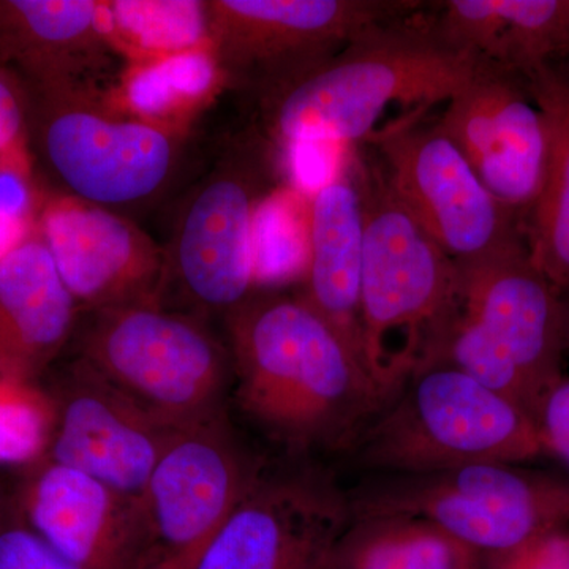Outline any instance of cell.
I'll return each instance as SVG.
<instances>
[{
	"label": "cell",
	"mask_w": 569,
	"mask_h": 569,
	"mask_svg": "<svg viewBox=\"0 0 569 569\" xmlns=\"http://www.w3.org/2000/svg\"><path fill=\"white\" fill-rule=\"evenodd\" d=\"M231 399L291 458L348 451L385 400L305 296L253 293L224 318Z\"/></svg>",
	"instance_id": "6da1fadb"
},
{
	"label": "cell",
	"mask_w": 569,
	"mask_h": 569,
	"mask_svg": "<svg viewBox=\"0 0 569 569\" xmlns=\"http://www.w3.org/2000/svg\"><path fill=\"white\" fill-rule=\"evenodd\" d=\"M486 58L458 47L436 17L383 22L301 80L257 102L260 126L277 148L367 140L389 104L449 102Z\"/></svg>",
	"instance_id": "7a4b0ae2"
},
{
	"label": "cell",
	"mask_w": 569,
	"mask_h": 569,
	"mask_svg": "<svg viewBox=\"0 0 569 569\" xmlns=\"http://www.w3.org/2000/svg\"><path fill=\"white\" fill-rule=\"evenodd\" d=\"M365 206L361 340L385 406L422 370L459 309L458 263L392 192L383 168L359 159Z\"/></svg>",
	"instance_id": "3957f363"
},
{
	"label": "cell",
	"mask_w": 569,
	"mask_h": 569,
	"mask_svg": "<svg viewBox=\"0 0 569 569\" xmlns=\"http://www.w3.org/2000/svg\"><path fill=\"white\" fill-rule=\"evenodd\" d=\"M28 137L62 197L130 217L159 203L189 164L176 123L110 102L82 84H24Z\"/></svg>",
	"instance_id": "277c9868"
},
{
	"label": "cell",
	"mask_w": 569,
	"mask_h": 569,
	"mask_svg": "<svg viewBox=\"0 0 569 569\" xmlns=\"http://www.w3.org/2000/svg\"><path fill=\"white\" fill-rule=\"evenodd\" d=\"M458 268L459 309L432 367H458L535 421L539 403L563 378V295L533 263L526 239Z\"/></svg>",
	"instance_id": "5b68a950"
},
{
	"label": "cell",
	"mask_w": 569,
	"mask_h": 569,
	"mask_svg": "<svg viewBox=\"0 0 569 569\" xmlns=\"http://www.w3.org/2000/svg\"><path fill=\"white\" fill-rule=\"evenodd\" d=\"M277 146L258 127L236 134L176 208L164 250V295L211 321L257 287V222L280 181Z\"/></svg>",
	"instance_id": "8992f818"
},
{
	"label": "cell",
	"mask_w": 569,
	"mask_h": 569,
	"mask_svg": "<svg viewBox=\"0 0 569 569\" xmlns=\"http://www.w3.org/2000/svg\"><path fill=\"white\" fill-rule=\"evenodd\" d=\"M74 358L157 421L182 429L228 413L233 359L209 320L163 302L81 313Z\"/></svg>",
	"instance_id": "52a82bcc"
},
{
	"label": "cell",
	"mask_w": 569,
	"mask_h": 569,
	"mask_svg": "<svg viewBox=\"0 0 569 569\" xmlns=\"http://www.w3.org/2000/svg\"><path fill=\"white\" fill-rule=\"evenodd\" d=\"M348 451L373 475L429 473L545 455L537 422L518 403L441 365L422 370L381 408Z\"/></svg>",
	"instance_id": "ba28073f"
},
{
	"label": "cell",
	"mask_w": 569,
	"mask_h": 569,
	"mask_svg": "<svg viewBox=\"0 0 569 569\" xmlns=\"http://www.w3.org/2000/svg\"><path fill=\"white\" fill-rule=\"evenodd\" d=\"M350 498L351 519L408 516L433 523L482 559L507 556L569 526V485L516 463L373 475Z\"/></svg>",
	"instance_id": "9c48e42d"
},
{
	"label": "cell",
	"mask_w": 569,
	"mask_h": 569,
	"mask_svg": "<svg viewBox=\"0 0 569 569\" xmlns=\"http://www.w3.org/2000/svg\"><path fill=\"white\" fill-rule=\"evenodd\" d=\"M417 0H204V41L224 84L254 102L323 66L359 33L425 9Z\"/></svg>",
	"instance_id": "30bf717a"
},
{
	"label": "cell",
	"mask_w": 569,
	"mask_h": 569,
	"mask_svg": "<svg viewBox=\"0 0 569 569\" xmlns=\"http://www.w3.org/2000/svg\"><path fill=\"white\" fill-rule=\"evenodd\" d=\"M264 466L228 413L176 429L138 501L134 569H193Z\"/></svg>",
	"instance_id": "8fae6325"
},
{
	"label": "cell",
	"mask_w": 569,
	"mask_h": 569,
	"mask_svg": "<svg viewBox=\"0 0 569 569\" xmlns=\"http://www.w3.org/2000/svg\"><path fill=\"white\" fill-rule=\"evenodd\" d=\"M426 111L413 108L366 140L380 152L381 168L400 203L458 263L526 239L522 217L482 186L437 122L422 121Z\"/></svg>",
	"instance_id": "7c38bea8"
},
{
	"label": "cell",
	"mask_w": 569,
	"mask_h": 569,
	"mask_svg": "<svg viewBox=\"0 0 569 569\" xmlns=\"http://www.w3.org/2000/svg\"><path fill=\"white\" fill-rule=\"evenodd\" d=\"M350 522V498L331 475L266 463L193 569H323Z\"/></svg>",
	"instance_id": "4fadbf2b"
},
{
	"label": "cell",
	"mask_w": 569,
	"mask_h": 569,
	"mask_svg": "<svg viewBox=\"0 0 569 569\" xmlns=\"http://www.w3.org/2000/svg\"><path fill=\"white\" fill-rule=\"evenodd\" d=\"M496 200L523 222L545 176L546 127L518 71L486 59L437 122Z\"/></svg>",
	"instance_id": "5bb4252c"
},
{
	"label": "cell",
	"mask_w": 569,
	"mask_h": 569,
	"mask_svg": "<svg viewBox=\"0 0 569 569\" xmlns=\"http://www.w3.org/2000/svg\"><path fill=\"white\" fill-rule=\"evenodd\" d=\"M54 429L47 458L138 503L173 429L73 358L52 381Z\"/></svg>",
	"instance_id": "9a60e30c"
},
{
	"label": "cell",
	"mask_w": 569,
	"mask_h": 569,
	"mask_svg": "<svg viewBox=\"0 0 569 569\" xmlns=\"http://www.w3.org/2000/svg\"><path fill=\"white\" fill-rule=\"evenodd\" d=\"M39 231L81 313L163 302V247L130 217L59 197Z\"/></svg>",
	"instance_id": "2e32d148"
},
{
	"label": "cell",
	"mask_w": 569,
	"mask_h": 569,
	"mask_svg": "<svg viewBox=\"0 0 569 569\" xmlns=\"http://www.w3.org/2000/svg\"><path fill=\"white\" fill-rule=\"evenodd\" d=\"M21 522L80 569H134L138 503L74 468L41 460L28 468Z\"/></svg>",
	"instance_id": "e0dca14e"
},
{
	"label": "cell",
	"mask_w": 569,
	"mask_h": 569,
	"mask_svg": "<svg viewBox=\"0 0 569 569\" xmlns=\"http://www.w3.org/2000/svg\"><path fill=\"white\" fill-rule=\"evenodd\" d=\"M80 318L39 230L0 252V376L41 383Z\"/></svg>",
	"instance_id": "ac0fdd59"
},
{
	"label": "cell",
	"mask_w": 569,
	"mask_h": 569,
	"mask_svg": "<svg viewBox=\"0 0 569 569\" xmlns=\"http://www.w3.org/2000/svg\"><path fill=\"white\" fill-rule=\"evenodd\" d=\"M365 206L359 157L321 183L306 206L302 296L362 361L361 280ZM366 369V367H365Z\"/></svg>",
	"instance_id": "d6986e66"
},
{
	"label": "cell",
	"mask_w": 569,
	"mask_h": 569,
	"mask_svg": "<svg viewBox=\"0 0 569 569\" xmlns=\"http://www.w3.org/2000/svg\"><path fill=\"white\" fill-rule=\"evenodd\" d=\"M92 0H6L0 2V59L13 63L24 84H82L114 58Z\"/></svg>",
	"instance_id": "ffe728a7"
},
{
	"label": "cell",
	"mask_w": 569,
	"mask_h": 569,
	"mask_svg": "<svg viewBox=\"0 0 569 569\" xmlns=\"http://www.w3.org/2000/svg\"><path fill=\"white\" fill-rule=\"evenodd\" d=\"M438 28L452 43L522 74L569 58V0H448Z\"/></svg>",
	"instance_id": "44dd1931"
},
{
	"label": "cell",
	"mask_w": 569,
	"mask_h": 569,
	"mask_svg": "<svg viewBox=\"0 0 569 569\" xmlns=\"http://www.w3.org/2000/svg\"><path fill=\"white\" fill-rule=\"evenodd\" d=\"M522 77L548 140L541 192L527 217V246L539 271L563 295L569 291V58L537 63Z\"/></svg>",
	"instance_id": "7402d4cb"
},
{
	"label": "cell",
	"mask_w": 569,
	"mask_h": 569,
	"mask_svg": "<svg viewBox=\"0 0 569 569\" xmlns=\"http://www.w3.org/2000/svg\"><path fill=\"white\" fill-rule=\"evenodd\" d=\"M482 557L433 523L408 516L351 519L323 569H481Z\"/></svg>",
	"instance_id": "603a6c76"
},
{
	"label": "cell",
	"mask_w": 569,
	"mask_h": 569,
	"mask_svg": "<svg viewBox=\"0 0 569 569\" xmlns=\"http://www.w3.org/2000/svg\"><path fill=\"white\" fill-rule=\"evenodd\" d=\"M54 418L43 383L0 376V463L31 468L44 460Z\"/></svg>",
	"instance_id": "cb8c5ba5"
},
{
	"label": "cell",
	"mask_w": 569,
	"mask_h": 569,
	"mask_svg": "<svg viewBox=\"0 0 569 569\" xmlns=\"http://www.w3.org/2000/svg\"><path fill=\"white\" fill-rule=\"evenodd\" d=\"M123 31H132L146 47L182 48L204 40L200 2L110 3Z\"/></svg>",
	"instance_id": "d4e9b609"
},
{
	"label": "cell",
	"mask_w": 569,
	"mask_h": 569,
	"mask_svg": "<svg viewBox=\"0 0 569 569\" xmlns=\"http://www.w3.org/2000/svg\"><path fill=\"white\" fill-rule=\"evenodd\" d=\"M0 569H80L52 550L21 520L0 526Z\"/></svg>",
	"instance_id": "484cf974"
},
{
	"label": "cell",
	"mask_w": 569,
	"mask_h": 569,
	"mask_svg": "<svg viewBox=\"0 0 569 569\" xmlns=\"http://www.w3.org/2000/svg\"><path fill=\"white\" fill-rule=\"evenodd\" d=\"M482 560L488 569H569V530L550 531L507 556Z\"/></svg>",
	"instance_id": "4316f807"
},
{
	"label": "cell",
	"mask_w": 569,
	"mask_h": 569,
	"mask_svg": "<svg viewBox=\"0 0 569 569\" xmlns=\"http://www.w3.org/2000/svg\"><path fill=\"white\" fill-rule=\"evenodd\" d=\"M539 437L545 452H552L569 468V380L561 378L539 403L537 411Z\"/></svg>",
	"instance_id": "83f0119b"
},
{
	"label": "cell",
	"mask_w": 569,
	"mask_h": 569,
	"mask_svg": "<svg viewBox=\"0 0 569 569\" xmlns=\"http://www.w3.org/2000/svg\"><path fill=\"white\" fill-rule=\"evenodd\" d=\"M29 97L20 77L0 67V153L10 152L28 134Z\"/></svg>",
	"instance_id": "f1b7e54d"
},
{
	"label": "cell",
	"mask_w": 569,
	"mask_h": 569,
	"mask_svg": "<svg viewBox=\"0 0 569 569\" xmlns=\"http://www.w3.org/2000/svg\"><path fill=\"white\" fill-rule=\"evenodd\" d=\"M561 316H563V348L565 353H569V295L561 296Z\"/></svg>",
	"instance_id": "f546056e"
}]
</instances>
